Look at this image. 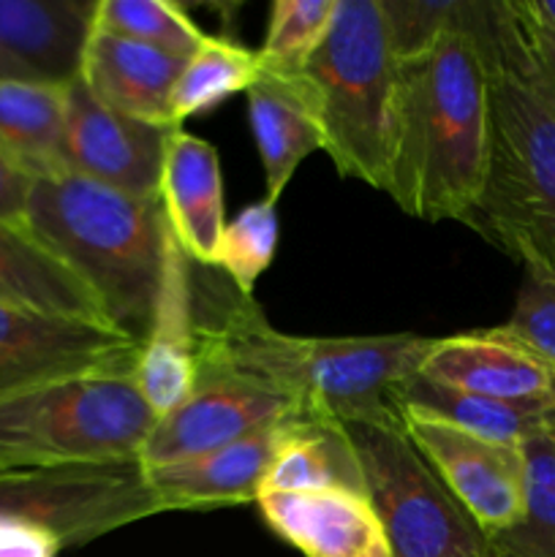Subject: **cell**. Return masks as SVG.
<instances>
[{"instance_id":"27","label":"cell","mask_w":555,"mask_h":557,"mask_svg":"<svg viewBox=\"0 0 555 557\" xmlns=\"http://www.w3.org/2000/svg\"><path fill=\"white\" fill-rule=\"evenodd\" d=\"M96 30L147 44L180 60H188L207 38L185 5L172 0H98Z\"/></svg>"},{"instance_id":"24","label":"cell","mask_w":555,"mask_h":557,"mask_svg":"<svg viewBox=\"0 0 555 557\" xmlns=\"http://www.w3.org/2000/svg\"><path fill=\"white\" fill-rule=\"evenodd\" d=\"M392 406H408L417 411L430 413L452 428L471 433L477 438L493 441L501 446L520 449L522 441L531 438L544 424L547 413L526 411V408L506 406V403L488 400V397L468 395V392L452 389V386L433 384L422 375H408L406 381L390 392Z\"/></svg>"},{"instance_id":"13","label":"cell","mask_w":555,"mask_h":557,"mask_svg":"<svg viewBox=\"0 0 555 557\" xmlns=\"http://www.w3.org/2000/svg\"><path fill=\"white\" fill-rule=\"evenodd\" d=\"M417 375L526 411H555V373L501 326L435 337Z\"/></svg>"},{"instance_id":"21","label":"cell","mask_w":555,"mask_h":557,"mask_svg":"<svg viewBox=\"0 0 555 557\" xmlns=\"http://www.w3.org/2000/svg\"><path fill=\"white\" fill-rule=\"evenodd\" d=\"M245 96L250 131L264 166L267 199L278 205L299 163L316 150H324L319 123L297 74L261 65V76Z\"/></svg>"},{"instance_id":"31","label":"cell","mask_w":555,"mask_h":557,"mask_svg":"<svg viewBox=\"0 0 555 557\" xmlns=\"http://www.w3.org/2000/svg\"><path fill=\"white\" fill-rule=\"evenodd\" d=\"M501 330L555 373V281L526 272L511 315Z\"/></svg>"},{"instance_id":"35","label":"cell","mask_w":555,"mask_h":557,"mask_svg":"<svg viewBox=\"0 0 555 557\" xmlns=\"http://www.w3.org/2000/svg\"><path fill=\"white\" fill-rule=\"evenodd\" d=\"M0 79H30V76L11 60V54L5 52L3 44H0Z\"/></svg>"},{"instance_id":"1","label":"cell","mask_w":555,"mask_h":557,"mask_svg":"<svg viewBox=\"0 0 555 557\" xmlns=\"http://www.w3.org/2000/svg\"><path fill=\"white\" fill-rule=\"evenodd\" d=\"M196 364L292 397L303 417L351 422L395 411L390 392L414 375L435 337H303L278 332L254 297L194 275Z\"/></svg>"},{"instance_id":"15","label":"cell","mask_w":555,"mask_h":557,"mask_svg":"<svg viewBox=\"0 0 555 557\" xmlns=\"http://www.w3.org/2000/svg\"><path fill=\"white\" fill-rule=\"evenodd\" d=\"M256 506L270 531L305 557H392L379 515L351 490L259 493Z\"/></svg>"},{"instance_id":"33","label":"cell","mask_w":555,"mask_h":557,"mask_svg":"<svg viewBox=\"0 0 555 557\" xmlns=\"http://www.w3.org/2000/svg\"><path fill=\"white\" fill-rule=\"evenodd\" d=\"M33 183H36V180L27 172H22V169L5 156L3 147H0V221L27 226L25 218Z\"/></svg>"},{"instance_id":"19","label":"cell","mask_w":555,"mask_h":557,"mask_svg":"<svg viewBox=\"0 0 555 557\" xmlns=\"http://www.w3.org/2000/svg\"><path fill=\"white\" fill-rule=\"evenodd\" d=\"M185 60L147 44L92 30L79 82L107 107L156 125H172L169 103ZM177 128V125H172Z\"/></svg>"},{"instance_id":"11","label":"cell","mask_w":555,"mask_h":557,"mask_svg":"<svg viewBox=\"0 0 555 557\" xmlns=\"http://www.w3.org/2000/svg\"><path fill=\"white\" fill-rule=\"evenodd\" d=\"M172 131V125L145 123L107 107L79 79L65 87V172L136 199H161Z\"/></svg>"},{"instance_id":"39","label":"cell","mask_w":555,"mask_h":557,"mask_svg":"<svg viewBox=\"0 0 555 557\" xmlns=\"http://www.w3.org/2000/svg\"><path fill=\"white\" fill-rule=\"evenodd\" d=\"M482 557H493V549H490V553H488V555H482Z\"/></svg>"},{"instance_id":"32","label":"cell","mask_w":555,"mask_h":557,"mask_svg":"<svg viewBox=\"0 0 555 557\" xmlns=\"http://www.w3.org/2000/svg\"><path fill=\"white\" fill-rule=\"evenodd\" d=\"M509 3L517 30L522 36V47H526L528 60H531L533 76L542 85V90L555 101V30L539 20L528 0H509Z\"/></svg>"},{"instance_id":"12","label":"cell","mask_w":555,"mask_h":557,"mask_svg":"<svg viewBox=\"0 0 555 557\" xmlns=\"http://www.w3.org/2000/svg\"><path fill=\"white\" fill-rule=\"evenodd\" d=\"M411 444L422 451L444 487L482 528L484 536L509 531L522 515V457L515 446H501L452 428L430 413L392 406Z\"/></svg>"},{"instance_id":"17","label":"cell","mask_w":555,"mask_h":557,"mask_svg":"<svg viewBox=\"0 0 555 557\" xmlns=\"http://www.w3.org/2000/svg\"><path fill=\"white\" fill-rule=\"evenodd\" d=\"M283 424L259 430L248 438H239L223 449L207 451V455L190 457V460L158 468L141 466L147 487L156 495L163 511L250 504L264 484Z\"/></svg>"},{"instance_id":"25","label":"cell","mask_w":555,"mask_h":557,"mask_svg":"<svg viewBox=\"0 0 555 557\" xmlns=\"http://www.w3.org/2000/svg\"><path fill=\"white\" fill-rule=\"evenodd\" d=\"M259 76V49L207 33L201 47L183 63L180 79L174 85L172 103H169L172 125L183 128V120L210 112L229 96L248 92Z\"/></svg>"},{"instance_id":"9","label":"cell","mask_w":555,"mask_h":557,"mask_svg":"<svg viewBox=\"0 0 555 557\" xmlns=\"http://www.w3.org/2000/svg\"><path fill=\"white\" fill-rule=\"evenodd\" d=\"M303 417L297 403L264 384L201 368L188 400L161 417L139 451L145 468L190 460Z\"/></svg>"},{"instance_id":"6","label":"cell","mask_w":555,"mask_h":557,"mask_svg":"<svg viewBox=\"0 0 555 557\" xmlns=\"http://www.w3.org/2000/svg\"><path fill=\"white\" fill-rule=\"evenodd\" d=\"M156 422L131 370L33 386L0 397V471L139 462Z\"/></svg>"},{"instance_id":"22","label":"cell","mask_w":555,"mask_h":557,"mask_svg":"<svg viewBox=\"0 0 555 557\" xmlns=\"http://www.w3.org/2000/svg\"><path fill=\"white\" fill-rule=\"evenodd\" d=\"M351 490L365 495L357 455L341 422L297 417L283 424L259 493Z\"/></svg>"},{"instance_id":"3","label":"cell","mask_w":555,"mask_h":557,"mask_svg":"<svg viewBox=\"0 0 555 557\" xmlns=\"http://www.w3.org/2000/svg\"><path fill=\"white\" fill-rule=\"evenodd\" d=\"M479 20L482 0H462L433 52L403 65V136L390 199L419 221L468 223L482 194L490 85Z\"/></svg>"},{"instance_id":"5","label":"cell","mask_w":555,"mask_h":557,"mask_svg":"<svg viewBox=\"0 0 555 557\" xmlns=\"http://www.w3.org/2000/svg\"><path fill=\"white\" fill-rule=\"evenodd\" d=\"M297 76L337 174L390 196L406 69L392 49L381 0H337L324 41Z\"/></svg>"},{"instance_id":"8","label":"cell","mask_w":555,"mask_h":557,"mask_svg":"<svg viewBox=\"0 0 555 557\" xmlns=\"http://www.w3.org/2000/svg\"><path fill=\"white\" fill-rule=\"evenodd\" d=\"M141 462L0 471V522L38 528L82 547L118 528L161 515Z\"/></svg>"},{"instance_id":"38","label":"cell","mask_w":555,"mask_h":557,"mask_svg":"<svg viewBox=\"0 0 555 557\" xmlns=\"http://www.w3.org/2000/svg\"><path fill=\"white\" fill-rule=\"evenodd\" d=\"M490 549H493V547H490ZM493 557H506V555H501V553H495V549H493Z\"/></svg>"},{"instance_id":"37","label":"cell","mask_w":555,"mask_h":557,"mask_svg":"<svg viewBox=\"0 0 555 557\" xmlns=\"http://www.w3.org/2000/svg\"><path fill=\"white\" fill-rule=\"evenodd\" d=\"M547 433H550V438H553V446H555V411L547 417Z\"/></svg>"},{"instance_id":"14","label":"cell","mask_w":555,"mask_h":557,"mask_svg":"<svg viewBox=\"0 0 555 557\" xmlns=\"http://www.w3.org/2000/svg\"><path fill=\"white\" fill-rule=\"evenodd\" d=\"M196 297L194 261L169 237L161 292L150 330L141 341L134 381L158 419L188 400L196 386Z\"/></svg>"},{"instance_id":"23","label":"cell","mask_w":555,"mask_h":557,"mask_svg":"<svg viewBox=\"0 0 555 557\" xmlns=\"http://www.w3.org/2000/svg\"><path fill=\"white\" fill-rule=\"evenodd\" d=\"M65 87L0 79V147L33 180L63 174Z\"/></svg>"},{"instance_id":"28","label":"cell","mask_w":555,"mask_h":557,"mask_svg":"<svg viewBox=\"0 0 555 557\" xmlns=\"http://www.w3.org/2000/svg\"><path fill=\"white\" fill-rule=\"evenodd\" d=\"M337 0H275L270 5L261 65L281 74H297L324 41Z\"/></svg>"},{"instance_id":"30","label":"cell","mask_w":555,"mask_h":557,"mask_svg":"<svg viewBox=\"0 0 555 557\" xmlns=\"http://www.w3.org/2000/svg\"><path fill=\"white\" fill-rule=\"evenodd\" d=\"M392 49L403 65L428 58L446 27L462 9V0H381Z\"/></svg>"},{"instance_id":"4","label":"cell","mask_w":555,"mask_h":557,"mask_svg":"<svg viewBox=\"0 0 555 557\" xmlns=\"http://www.w3.org/2000/svg\"><path fill=\"white\" fill-rule=\"evenodd\" d=\"M25 223L92 288L114 330L145 341L172 237L161 199L63 172L33 183Z\"/></svg>"},{"instance_id":"29","label":"cell","mask_w":555,"mask_h":557,"mask_svg":"<svg viewBox=\"0 0 555 557\" xmlns=\"http://www.w3.org/2000/svg\"><path fill=\"white\" fill-rule=\"evenodd\" d=\"M275 207V201L270 199L256 201L243 207L223 228L215 267L223 270L229 283L243 297H254L256 281L270 270L275 259L278 237H281Z\"/></svg>"},{"instance_id":"36","label":"cell","mask_w":555,"mask_h":557,"mask_svg":"<svg viewBox=\"0 0 555 557\" xmlns=\"http://www.w3.org/2000/svg\"><path fill=\"white\" fill-rule=\"evenodd\" d=\"M528 3H531V9L536 11L539 20L555 30V0H528Z\"/></svg>"},{"instance_id":"34","label":"cell","mask_w":555,"mask_h":557,"mask_svg":"<svg viewBox=\"0 0 555 557\" xmlns=\"http://www.w3.org/2000/svg\"><path fill=\"white\" fill-rule=\"evenodd\" d=\"M60 553L58 539L38 528L0 522V557H54Z\"/></svg>"},{"instance_id":"16","label":"cell","mask_w":555,"mask_h":557,"mask_svg":"<svg viewBox=\"0 0 555 557\" xmlns=\"http://www.w3.org/2000/svg\"><path fill=\"white\" fill-rule=\"evenodd\" d=\"M161 207L169 232L199 267H215L226 210L218 150L210 141L174 128L166 141L161 174Z\"/></svg>"},{"instance_id":"18","label":"cell","mask_w":555,"mask_h":557,"mask_svg":"<svg viewBox=\"0 0 555 557\" xmlns=\"http://www.w3.org/2000/svg\"><path fill=\"white\" fill-rule=\"evenodd\" d=\"M96 14L98 0H0V44L30 79L69 87L82 74Z\"/></svg>"},{"instance_id":"10","label":"cell","mask_w":555,"mask_h":557,"mask_svg":"<svg viewBox=\"0 0 555 557\" xmlns=\"http://www.w3.org/2000/svg\"><path fill=\"white\" fill-rule=\"evenodd\" d=\"M141 343L114 326L0 305V397L87 373H134Z\"/></svg>"},{"instance_id":"20","label":"cell","mask_w":555,"mask_h":557,"mask_svg":"<svg viewBox=\"0 0 555 557\" xmlns=\"http://www.w3.org/2000/svg\"><path fill=\"white\" fill-rule=\"evenodd\" d=\"M0 305L112 326L92 288L22 223L0 221Z\"/></svg>"},{"instance_id":"2","label":"cell","mask_w":555,"mask_h":557,"mask_svg":"<svg viewBox=\"0 0 555 557\" xmlns=\"http://www.w3.org/2000/svg\"><path fill=\"white\" fill-rule=\"evenodd\" d=\"M490 85V150L482 194L466 226L555 281V101L542 90L509 0H482Z\"/></svg>"},{"instance_id":"7","label":"cell","mask_w":555,"mask_h":557,"mask_svg":"<svg viewBox=\"0 0 555 557\" xmlns=\"http://www.w3.org/2000/svg\"><path fill=\"white\" fill-rule=\"evenodd\" d=\"M392 557H482L490 539L411 444L395 411L341 422Z\"/></svg>"},{"instance_id":"26","label":"cell","mask_w":555,"mask_h":557,"mask_svg":"<svg viewBox=\"0 0 555 557\" xmlns=\"http://www.w3.org/2000/svg\"><path fill=\"white\" fill-rule=\"evenodd\" d=\"M520 457L522 515L509 531L490 536V547L506 557H555V446L547 419L522 441Z\"/></svg>"}]
</instances>
